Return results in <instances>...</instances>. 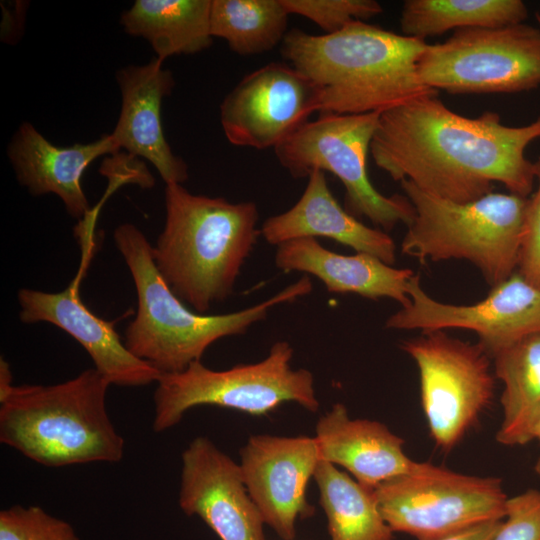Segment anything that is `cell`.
I'll return each mask as SVG.
<instances>
[{
	"label": "cell",
	"instance_id": "6da1fadb",
	"mask_svg": "<svg viewBox=\"0 0 540 540\" xmlns=\"http://www.w3.org/2000/svg\"><path fill=\"white\" fill-rule=\"evenodd\" d=\"M540 138V117L507 126L499 114L471 118L449 109L437 91L381 113L370 153L393 180L457 203L476 200L503 184L527 197L535 180L525 150Z\"/></svg>",
	"mask_w": 540,
	"mask_h": 540
},
{
	"label": "cell",
	"instance_id": "7a4b0ae2",
	"mask_svg": "<svg viewBox=\"0 0 540 540\" xmlns=\"http://www.w3.org/2000/svg\"><path fill=\"white\" fill-rule=\"evenodd\" d=\"M425 40L355 21L333 34L289 31L281 52L320 91V114L384 112L434 92L417 73Z\"/></svg>",
	"mask_w": 540,
	"mask_h": 540
},
{
	"label": "cell",
	"instance_id": "5b68a950",
	"mask_svg": "<svg viewBox=\"0 0 540 540\" xmlns=\"http://www.w3.org/2000/svg\"><path fill=\"white\" fill-rule=\"evenodd\" d=\"M110 383L95 368L53 385L0 395V441L47 467L117 463L125 441L106 408Z\"/></svg>",
	"mask_w": 540,
	"mask_h": 540
},
{
	"label": "cell",
	"instance_id": "52a82bcc",
	"mask_svg": "<svg viewBox=\"0 0 540 540\" xmlns=\"http://www.w3.org/2000/svg\"><path fill=\"white\" fill-rule=\"evenodd\" d=\"M292 357V346L282 340L275 342L257 363L216 371L195 361L182 372L161 374L153 397V430L166 431L178 424L189 409L200 405L262 416L285 402H295L316 412L320 404L313 375L304 368L292 369Z\"/></svg>",
	"mask_w": 540,
	"mask_h": 540
},
{
	"label": "cell",
	"instance_id": "2e32d148",
	"mask_svg": "<svg viewBox=\"0 0 540 540\" xmlns=\"http://www.w3.org/2000/svg\"><path fill=\"white\" fill-rule=\"evenodd\" d=\"M17 296L22 322H48L72 336L110 385L137 387L159 380L161 373L156 368L127 349L114 322L96 316L86 307L77 286L55 293L22 288Z\"/></svg>",
	"mask_w": 540,
	"mask_h": 540
},
{
	"label": "cell",
	"instance_id": "83f0119b",
	"mask_svg": "<svg viewBox=\"0 0 540 540\" xmlns=\"http://www.w3.org/2000/svg\"><path fill=\"white\" fill-rule=\"evenodd\" d=\"M287 12L307 18L325 34H333L355 21H366L383 12L375 0H281Z\"/></svg>",
	"mask_w": 540,
	"mask_h": 540
},
{
	"label": "cell",
	"instance_id": "7402d4cb",
	"mask_svg": "<svg viewBox=\"0 0 540 540\" xmlns=\"http://www.w3.org/2000/svg\"><path fill=\"white\" fill-rule=\"evenodd\" d=\"M212 0H137L122 13L121 24L146 39L157 59L194 54L212 43Z\"/></svg>",
	"mask_w": 540,
	"mask_h": 540
},
{
	"label": "cell",
	"instance_id": "4dcf8cb0",
	"mask_svg": "<svg viewBox=\"0 0 540 540\" xmlns=\"http://www.w3.org/2000/svg\"><path fill=\"white\" fill-rule=\"evenodd\" d=\"M502 520L488 521L462 532L435 540H492Z\"/></svg>",
	"mask_w": 540,
	"mask_h": 540
},
{
	"label": "cell",
	"instance_id": "f1b7e54d",
	"mask_svg": "<svg viewBox=\"0 0 540 540\" xmlns=\"http://www.w3.org/2000/svg\"><path fill=\"white\" fill-rule=\"evenodd\" d=\"M492 540H540V490L508 497L505 516Z\"/></svg>",
	"mask_w": 540,
	"mask_h": 540
},
{
	"label": "cell",
	"instance_id": "ba28073f",
	"mask_svg": "<svg viewBox=\"0 0 540 540\" xmlns=\"http://www.w3.org/2000/svg\"><path fill=\"white\" fill-rule=\"evenodd\" d=\"M382 112L320 114L274 149L277 160L294 178L319 170L335 175L345 188V209L353 216L391 230L407 227L414 208L406 196H385L370 182L367 156Z\"/></svg>",
	"mask_w": 540,
	"mask_h": 540
},
{
	"label": "cell",
	"instance_id": "1f68e13d",
	"mask_svg": "<svg viewBox=\"0 0 540 540\" xmlns=\"http://www.w3.org/2000/svg\"><path fill=\"white\" fill-rule=\"evenodd\" d=\"M12 383V373L10 370L9 364L1 358L0 360V395L6 393L11 387Z\"/></svg>",
	"mask_w": 540,
	"mask_h": 540
},
{
	"label": "cell",
	"instance_id": "836d02e7",
	"mask_svg": "<svg viewBox=\"0 0 540 540\" xmlns=\"http://www.w3.org/2000/svg\"><path fill=\"white\" fill-rule=\"evenodd\" d=\"M534 471L540 478V456L537 458L535 465H534Z\"/></svg>",
	"mask_w": 540,
	"mask_h": 540
},
{
	"label": "cell",
	"instance_id": "9a60e30c",
	"mask_svg": "<svg viewBox=\"0 0 540 540\" xmlns=\"http://www.w3.org/2000/svg\"><path fill=\"white\" fill-rule=\"evenodd\" d=\"M181 459L178 503L186 515L201 518L220 540H266L265 522L238 463L202 436Z\"/></svg>",
	"mask_w": 540,
	"mask_h": 540
},
{
	"label": "cell",
	"instance_id": "484cf974",
	"mask_svg": "<svg viewBox=\"0 0 540 540\" xmlns=\"http://www.w3.org/2000/svg\"><path fill=\"white\" fill-rule=\"evenodd\" d=\"M289 13L281 0H212V37L239 55H256L282 44Z\"/></svg>",
	"mask_w": 540,
	"mask_h": 540
},
{
	"label": "cell",
	"instance_id": "d4e9b609",
	"mask_svg": "<svg viewBox=\"0 0 540 540\" xmlns=\"http://www.w3.org/2000/svg\"><path fill=\"white\" fill-rule=\"evenodd\" d=\"M527 16L521 0H407L399 22L403 35L425 40L452 29L521 24Z\"/></svg>",
	"mask_w": 540,
	"mask_h": 540
},
{
	"label": "cell",
	"instance_id": "277c9868",
	"mask_svg": "<svg viewBox=\"0 0 540 540\" xmlns=\"http://www.w3.org/2000/svg\"><path fill=\"white\" fill-rule=\"evenodd\" d=\"M137 293V311L125 330V346L161 374L184 371L201 361L217 340L245 334L280 304L293 302L312 291L304 275L270 298L248 308L218 315L199 314L188 308L170 289L153 259L152 245L135 225L124 223L113 233Z\"/></svg>",
	"mask_w": 540,
	"mask_h": 540
},
{
	"label": "cell",
	"instance_id": "f546056e",
	"mask_svg": "<svg viewBox=\"0 0 540 540\" xmlns=\"http://www.w3.org/2000/svg\"><path fill=\"white\" fill-rule=\"evenodd\" d=\"M534 169L538 186L534 195L528 198L518 273L540 289V157L534 162Z\"/></svg>",
	"mask_w": 540,
	"mask_h": 540
},
{
	"label": "cell",
	"instance_id": "8992f818",
	"mask_svg": "<svg viewBox=\"0 0 540 540\" xmlns=\"http://www.w3.org/2000/svg\"><path fill=\"white\" fill-rule=\"evenodd\" d=\"M400 184L415 213L401 243L403 254L421 262L468 260L492 288L515 273L527 197L491 192L457 203L427 193L408 180Z\"/></svg>",
	"mask_w": 540,
	"mask_h": 540
},
{
	"label": "cell",
	"instance_id": "7c38bea8",
	"mask_svg": "<svg viewBox=\"0 0 540 540\" xmlns=\"http://www.w3.org/2000/svg\"><path fill=\"white\" fill-rule=\"evenodd\" d=\"M407 292L411 302L387 319V328L423 332L471 330L490 357L540 332V289L518 272L471 305L445 304L433 299L422 289L415 274L409 280Z\"/></svg>",
	"mask_w": 540,
	"mask_h": 540
},
{
	"label": "cell",
	"instance_id": "30bf717a",
	"mask_svg": "<svg viewBox=\"0 0 540 540\" xmlns=\"http://www.w3.org/2000/svg\"><path fill=\"white\" fill-rule=\"evenodd\" d=\"M417 73L428 88L452 94L516 93L540 85V28L527 24L459 29L429 44Z\"/></svg>",
	"mask_w": 540,
	"mask_h": 540
},
{
	"label": "cell",
	"instance_id": "4316f807",
	"mask_svg": "<svg viewBox=\"0 0 540 540\" xmlns=\"http://www.w3.org/2000/svg\"><path fill=\"white\" fill-rule=\"evenodd\" d=\"M0 540H80L74 527L39 506L14 505L0 511Z\"/></svg>",
	"mask_w": 540,
	"mask_h": 540
},
{
	"label": "cell",
	"instance_id": "44dd1931",
	"mask_svg": "<svg viewBox=\"0 0 540 540\" xmlns=\"http://www.w3.org/2000/svg\"><path fill=\"white\" fill-rule=\"evenodd\" d=\"M274 260L284 272L315 276L331 293L390 298L401 307L411 302L407 286L413 271L394 268L367 253L342 255L324 248L315 238H298L278 245Z\"/></svg>",
	"mask_w": 540,
	"mask_h": 540
},
{
	"label": "cell",
	"instance_id": "ffe728a7",
	"mask_svg": "<svg viewBox=\"0 0 540 540\" xmlns=\"http://www.w3.org/2000/svg\"><path fill=\"white\" fill-rule=\"evenodd\" d=\"M315 439L321 460L342 466L371 489L407 472L414 462L404 452L403 438L381 422L350 418L341 403L319 418Z\"/></svg>",
	"mask_w": 540,
	"mask_h": 540
},
{
	"label": "cell",
	"instance_id": "3957f363",
	"mask_svg": "<svg viewBox=\"0 0 540 540\" xmlns=\"http://www.w3.org/2000/svg\"><path fill=\"white\" fill-rule=\"evenodd\" d=\"M166 218L154 263L174 294L199 314L225 301L257 243L254 202L192 194L166 184Z\"/></svg>",
	"mask_w": 540,
	"mask_h": 540
},
{
	"label": "cell",
	"instance_id": "ac0fdd59",
	"mask_svg": "<svg viewBox=\"0 0 540 540\" xmlns=\"http://www.w3.org/2000/svg\"><path fill=\"white\" fill-rule=\"evenodd\" d=\"M120 150L112 134L86 143L59 147L50 143L31 123H22L8 147L17 179L35 196L53 193L69 215L86 219L91 211L81 186L86 168L98 157Z\"/></svg>",
	"mask_w": 540,
	"mask_h": 540
},
{
	"label": "cell",
	"instance_id": "e0dca14e",
	"mask_svg": "<svg viewBox=\"0 0 540 540\" xmlns=\"http://www.w3.org/2000/svg\"><path fill=\"white\" fill-rule=\"evenodd\" d=\"M116 79L121 110L111 134L119 148L148 160L166 184L184 183L189 177L188 166L173 153L161 122L162 101L174 86L171 71L155 58L145 65L120 69Z\"/></svg>",
	"mask_w": 540,
	"mask_h": 540
},
{
	"label": "cell",
	"instance_id": "8fae6325",
	"mask_svg": "<svg viewBox=\"0 0 540 540\" xmlns=\"http://www.w3.org/2000/svg\"><path fill=\"white\" fill-rule=\"evenodd\" d=\"M416 363L421 404L430 436L444 452L454 449L489 407L494 395L490 355L443 331L402 342Z\"/></svg>",
	"mask_w": 540,
	"mask_h": 540
},
{
	"label": "cell",
	"instance_id": "4fadbf2b",
	"mask_svg": "<svg viewBox=\"0 0 540 540\" xmlns=\"http://www.w3.org/2000/svg\"><path fill=\"white\" fill-rule=\"evenodd\" d=\"M320 110V91L291 65L272 62L251 72L226 95L220 122L239 147L275 149Z\"/></svg>",
	"mask_w": 540,
	"mask_h": 540
},
{
	"label": "cell",
	"instance_id": "cb8c5ba5",
	"mask_svg": "<svg viewBox=\"0 0 540 540\" xmlns=\"http://www.w3.org/2000/svg\"><path fill=\"white\" fill-rule=\"evenodd\" d=\"M313 479L319 489L331 540H394V532L380 512L374 489L361 485L323 460L319 461Z\"/></svg>",
	"mask_w": 540,
	"mask_h": 540
},
{
	"label": "cell",
	"instance_id": "9c48e42d",
	"mask_svg": "<svg viewBox=\"0 0 540 540\" xmlns=\"http://www.w3.org/2000/svg\"><path fill=\"white\" fill-rule=\"evenodd\" d=\"M374 493L393 532L417 540H435L502 520L508 500L500 478L416 461L407 472L374 488Z\"/></svg>",
	"mask_w": 540,
	"mask_h": 540
},
{
	"label": "cell",
	"instance_id": "603a6c76",
	"mask_svg": "<svg viewBox=\"0 0 540 540\" xmlns=\"http://www.w3.org/2000/svg\"><path fill=\"white\" fill-rule=\"evenodd\" d=\"M494 375L503 383L502 421L496 441L522 446L532 441L531 430L540 412V332L496 353Z\"/></svg>",
	"mask_w": 540,
	"mask_h": 540
},
{
	"label": "cell",
	"instance_id": "5bb4252c",
	"mask_svg": "<svg viewBox=\"0 0 540 540\" xmlns=\"http://www.w3.org/2000/svg\"><path fill=\"white\" fill-rule=\"evenodd\" d=\"M320 460L315 437L254 435L240 450L249 495L265 524L283 540H294L298 519L314 513L306 489Z\"/></svg>",
	"mask_w": 540,
	"mask_h": 540
},
{
	"label": "cell",
	"instance_id": "e575fe53",
	"mask_svg": "<svg viewBox=\"0 0 540 540\" xmlns=\"http://www.w3.org/2000/svg\"><path fill=\"white\" fill-rule=\"evenodd\" d=\"M536 18H537V21H538V23H539V25H540V14L537 13V14H536Z\"/></svg>",
	"mask_w": 540,
	"mask_h": 540
},
{
	"label": "cell",
	"instance_id": "d6986e66",
	"mask_svg": "<svg viewBox=\"0 0 540 540\" xmlns=\"http://www.w3.org/2000/svg\"><path fill=\"white\" fill-rule=\"evenodd\" d=\"M260 234L275 246L298 238L324 237L389 265L396 258L393 239L385 231L366 226L341 207L330 191L325 173L319 170L309 175L304 192L290 209L264 221Z\"/></svg>",
	"mask_w": 540,
	"mask_h": 540
},
{
	"label": "cell",
	"instance_id": "d6a6232c",
	"mask_svg": "<svg viewBox=\"0 0 540 540\" xmlns=\"http://www.w3.org/2000/svg\"><path fill=\"white\" fill-rule=\"evenodd\" d=\"M531 437L532 441L536 440L540 443V412L533 423Z\"/></svg>",
	"mask_w": 540,
	"mask_h": 540
}]
</instances>
